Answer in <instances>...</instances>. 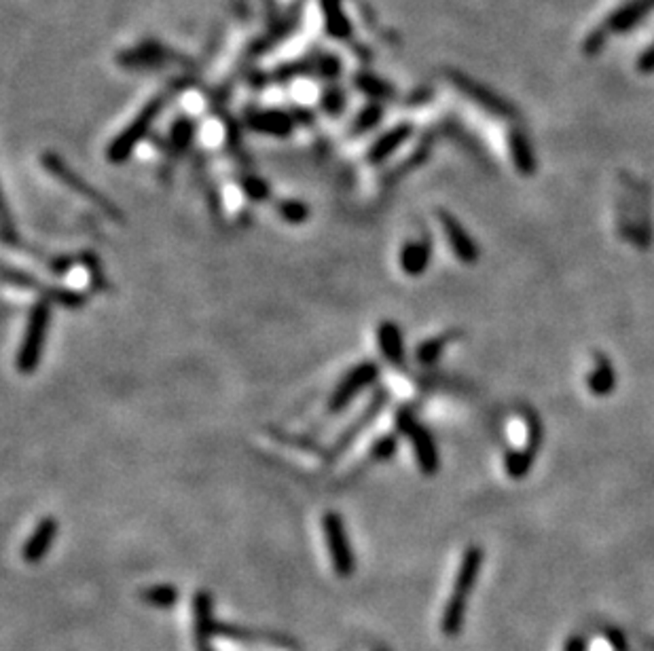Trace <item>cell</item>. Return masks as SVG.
<instances>
[{
    "mask_svg": "<svg viewBox=\"0 0 654 651\" xmlns=\"http://www.w3.org/2000/svg\"><path fill=\"white\" fill-rule=\"evenodd\" d=\"M53 319V305L47 299H36L32 302L28 318H26L24 334H21L20 347L15 351V371L24 377L35 374L41 366L43 353L49 334V326Z\"/></svg>",
    "mask_w": 654,
    "mask_h": 651,
    "instance_id": "1",
    "label": "cell"
},
{
    "mask_svg": "<svg viewBox=\"0 0 654 651\" xmlns=\"http://www.w3.org/2000/svg\"><path fill=\"white\" fill-rule=\"evenodd\" d=\"M481 567H483V550L479 545H470V548L464 552V556H461V565L458 576H455L452 597H449L447 605H445L443 614L445 637H458L461 626H464L469 594L472 592V588H475Z\"/></svg>",
    "mask_w": 654,
    "mask_h": 651,
    "instance_id": "2",
    "label": "cell"
},
{
    "mask_svg": "<svg viewBox=\"0 0 654 651\" xmlns=\"http://www.w3.org/2000/svg\"><path fill=\"white\" fill-rule=\"evenodd\" d=\"M41 165H43V169L51 176V178H56L59 184L66 186L70 192H75L76 197H81V200L91 203L96 209H100L104 216L114 220V223H123L125 216H123V212H121V208L114 206L113 200H108L102 191H98L96 186H93L91 182H87L79 172H75V169L70 168V165L66 163L59 154L43 153Z\"/></svg>",
    "mask_w": 654,
    "mask_h": 651,
    "instance_id": "3",
    "label": "cell"
},
{
    "mask_svg": "<svg viewBox=\"0 0 654 651\" xmlns=\"http://www.w3.org/2000/svg\"><path fill=\"white\" fill-rule=\"evenodd\" d=\"M394 427L400 435L409 438L411 451H414L417 470L426 476H434L441 470V452H438L437 440L430 429L417 419L414 408L403 406L394 415Z\"/></svg>",
    "mask_w": 654,
    "mask_h": 651,
    "instance_id": "4",
    "label": "cell"
},
{
    "mask_svg": "<svg viewBox=\"0 0 654 651\" xmlns=\"http://www.w3.org/2000/svg\"><path fill=\"white\" fill-rule=\"evenodd\" d=\"M382 377V366L373 360L359 362L356 366H351L348 373L343 374V379L335 385L327 402L328 415H339L348 408L356 398H360L366 389H371L373 385L379 383Z\"/></svg>",
    "mask_w": 654,
    "mask_h": 651,
    "instance_id": "5",
    "label": "cell"
},
{
    "mask_svg": "<svg viewBox=\"0 0 654 651\" xmlns=\"http://www.w3.org/2000/svg\"><path fill=\"white\" fill-rule=\"evenodd\" d=\"M390 400H392V391H390L388 388L375 389V394H373V398L366 402V406L362 408L359 415L351 419L350 426L345 427L343 432L337 435V438H335V443L331 446H328L327 452H324V461L333 463V461H337L339 457H343L345 452H348L351 446L356 444V440H359L360 435L377 421L383 408L390 404Z\"/></svg>",
    "mask_w": 654,
    "mask_h": 651,
    "instance_id": "6",
    "label": "cell"
},
{
    "mask_svg": "<svg viewBox=\"0 0 654 651\" xmlns=\"http://www.w3.org/2000/svg\"><path fill=\"white\" fill-rule=\"evenodd\" d=\"M162 106H163L162 100L151 102L145 110H142L138 117L131 121V123L125 127V129L121 131L117 137H114V140L106 148L108 163L123 165L125 161H130L131 153H134L136 146L145 140V136L148 134V127L153 125V121L157 119L159 113H162Z\"/></svg>",
    "mask_w": 654,
    "mask_h": 651,
    "instance_id": "7",
    "label": "cell"
},
{
    "mask_svg": "<svg viewBox=\"0 0 654 651\" xmlns=\"http://www.w3.org/2000/svg\"><path fill=\"white\" fill-rule=\"evenodd\" d=\"M322 531H324V539H327L328 554H331L335 573L342 577H350L356 569V559H354V552H351L348 531H345L343 516L335 510L324 512Z\"/></svg>",
    "mask_w": 654,
    "mask_h": 651,
    "instance_id": "8",
    "label": "cell"
},
{
    "mask_svg": "<svg viewBox=\"0 0 654 651\" xmlns=\"http://www.w3.org/2000/svg\"><path fill=\"white\" fill-rule=\"evenodd\" d=\"M437 218L443 226V233L447 237V244L452 247L453 256L458 258L461 264H466V267H472V264L479 263L481 256L479 244L472 239V235L464 229V224H461L452 212H445V209H438Z\"/></svg>",
    "mask_w": 654,
    "mask_h": 651,
    "instance_id": "9",
    "label": "cell"
},
{
    "mask_svg": "<svg viewBox=\"0 0 654 651\" xmlns=\"http://www.w3.org/2000/svg\"><path fill=\"white\" fill-rule=\"evenodd\" d=\"M377 349L383 362L392 368H403L406 364V345L405 333L398 322L394 319H382L375 330Z\"/></svg>",
    "mask_w": 654,
    "mask_h": 651,
    "instance_id": "10",
    "label": "cell"
},
{
    "mask_svg": "<svg viewBox=\"0 0 654 651\" xmlns=\"http://www.w3.org/2000/svg\"><path fill=\"white\" fill-rule=\"evenodd\" d=\"M432 263V241L430 237L405 241L398 252V267L406 278H422Z\"/></svg>",
    "mask_w": 654,
    "mask_h": 651,
    "instance_id": "11",
    "label": "cell"
},
{
    "mask_svg": "<svg viewBox=\"0 0 654 651\" xmlns=\"http://www.w3.org/2000/svg\"><path fill=\"white\" fill-rule=\"evenodd\" d=\"M58 531H59L58 518H53V516L41 518L38 525L35 527V531H32L30 537L26 539L24 548H21V556H24V561L36 565V562H41L43 559H45V554L51 550L53 542H56Z\"/></svg>",
    "mask_w": 654,
    "mask_h": 651,
    "instance_id": "12",
    "label": "cell"
},
{
    "mask_svg": "<svg viewBox=\"0 0 654 651\" xmlns=\"http://www.w3.org/2000/svg\"><path fill=\"white\" fill-rule=\"evenodd\" d=\"M193 628H195V649L212 651V637L217 634V624L212 617V594L200 590L193 599Z\"/></svg>",
    "mask_w": 654,
    "mask_h": 651,
    "instance_id": "13",
    "label": "cell"
},
{
    "mask_svg": "<svg viewBox=\"0 0 654 651\" xmlns=\"http://www.w3.org/2000/svg\"><path fill=\"white\" fill-rule=\"evenodd\" d=\"M411 131H414L411 129V125H397L394 129L386 131V134L369 146V151H366V163L369 165L386 163L388 159L392 157V154L397 153L406 140H409Z\"/></svg>",
    "mask_w": 654,
    "mask_h": 651,
    "instance_id": "14",
    "label": "cell"
},
{
    "mask_svg": "<svg viewBox=\"0 0 654 651\" xmlns=\"http://www.w3.org/2000/svg\"><path fill=\"white\" fill-rule=\"evenodd\" d=\"M36 294H38V299H47L51 305L73 309V311L85 307L87 301H90L85 292L68 288V286H62V284H43V281L38 284Z\"/></svg>",
    "mask_w": 654,
    "mask_h": 651,
    "instance_id": "15",
    "label": "cell"
},
{
    "mask_svg": "<svg viewBox=\"0 0 654 651\" xmlns=\"http://www.w3.org/2000/svg\"><path fill=\"white\" fill-rule=\"evenodd\" d=\"M460 336H461L460 330H449V333L437 334L432 336V339L422 341V343L415 347V362L420 364V366H434V364L441 360V356L449 347V343H453Z\"/></svg>",
    "mask_w": 654,
    "mask_h": 651,
    "instance_id": "16",
    "label": "cell"
},
{
    "mask_svg": "<svg viewBox=\"0 0 654 651\" xmlns=\"http://www.w3.org/2000/svg\"><path fill=\"white\" fill-rule=\"evenodd\" d=\"M248 125L258 131V134L278 137H286L293 131V121H290L288 114L278 113V110H272V113L269 110H265V113H255L248 119Z\"/></svg>",
    "mask_w": 654,
    "mask_h": 651,
    "instance_id": "17",
    "label": "cell"
},
{
    "mask_svg": "<svg viewBox=\"0 0 654 651\" xmlns=\"http://www.w3.org/2000/svg\"><path fill=\"white\" fill-rule=\"evenodd\" d=\"M587 385H589V389L595 396H608L614 389V385H617V373H614L612 362L606 356H602V353L597 356V366L591 371Z\"/></svg>",
    "mask_w": 654,
    "mask_h": 651,
    "instance_id": "18",
    "label": "cell"
},
{
    "mask_svg": "<svg viewBox=\"0 0 654 651\" xmlns=\"http://www.w3.org/2000/svg\"><path fill=\"white\" fill-rule=\"evenodd\" d=\"M276 214L280 220H284L286 224L299 226L305 224L311 218V208L310 203L303 200H295V197H284V200L276 201Z\"/></svg>",
    "mask_w": 654,
    "mask_h": 651,
    "instance_id": "19",
    "label": "cell"
},
{
    "mask_svg": "<svg viewBox=\"0 0 654 651\" xmlns=\"http://www.w3.org/2000/svg\"><path fill=\"white\" fill-rule=\"evenodd\" d=\"M238 184H240L241 195H244L246 200L252 203H265L272 200V184H269L265 178H261V176H256V174L240 176Z\"/></svg>",
    "mask_w": 654,
    "mask_h": 651,
    "instance_id": "20",
    "label": "cell"
},
{
    "mask_svg": "<svg viewBox=\"0 0 654 651\" xmlns=\"http://www.w3.org/2000/svg\"><path fill=\"white\" fill-rule=\"evenodd\" d=\"M510 151H513V161L519 169L521 176H532L536 169V159L534 153H532L530 145L521 134H513L510 136Z\"/></svg>",
    "mask_w": 654,
    "mask_h": 651,
    "instance_id": "21",
    "label": "cell"
},
{
    "mask_svg": "<svg viewBox=\"0 0 654 651\" xmlns=\"http://www.w3.org/2000/svg\"><path fill=\"white\" fill-rule=\"evenodd\" d=\"M4 284L11 286V288H18V290H26V292H36L38 284L41 279L36 278L35 273L26 271V269L15 267V264H4V271H3Z\"/></svg>",
    "mask_w": 654,
    "mask_h": 651,
    "instance_id": "22",
    "label": "cell"
},
{
    "mask_svg": "<svg viewBox=\"0 0 654 651\" xmlns=\"http://www.w3.org/2000/svg\"><path fill=\"white\" fill-rule=\"evenodd\" d=\"M398 435H400L398 432L377 435V438L373 440V444L369 446V455L373 457V461L386 463L390 459H394L398 452Z\"/></svg>",
    "mask_w": 654,
    "mask_h": 651,
    "instance_id": "23",
    "label": "cell"
},
{
    "mask_svg": "<svg viewBox=\"0 0 654 651\" xmlns=\"http://www.w3.org/2000/svg\"><path fill=\"white\" fill-rule=\"evenodd\" d=\"M140 599L145 600L146 605L159 607V609H168V607L176 605V600H178V590L174 586H168V584H162V586H151L142 590Z\"/></svg>",
    "mask_w": 654,
    "mask_h": 651,
    "instance_id": "24",
    "label": "cell"
},
{
    "mask_svg": "<svg viewBox=\"0 0 654 651\" xmlns=\"http://www.w3.org/2000/svg\"><path fill=\"white\" fill-rule=\"evenodd\" d=\"M195 136V125L191 119H178L176 125L172 127V134H169V145H172L174 153H183L191 146V140Z\"/></svg>",
    "mask_w": 654,
    "mask_h": 651,
    "instance_id": "25",
    "label": "cell"
},
{
    "mask_svg": "<svg viewBox=\"0 0 654 651\" xmlns=\"http://www.w3.org/2000/svg\"><path fill=\"white\" fill-rule=\"evenodd\" d=\"M79 263L83 264V267L87 269V273H90V281L91 286L96 290H104L106 288V279H104V269H102V263L100 258L96 256V254L85 250L79 254Z\"/></svg>",
    "mask_w": 654,
    "mask_h": 651,
    "instance_id": "26",
    "label": "cell"
},
{
    "mask_svg": "<svg viewBox=\"0 0 654 651\" xmlns=\"http://www.w3.org/2000/svg\"><path fill=\"white\" fill-rule=\"evenodd\" d=\"M79 263V256H68V254H53V256L45 258V267L58 278H64L68 271H73Z\"/></svg>",
    "mask_w": 654,
    "mask_h": 651,
    "instance_id": "27",
    "label": "cell"
},
{
    "mask_svg": "<svg viewBox=\"0 0 654 651\" xmlns=\"http://www.w3.org/2000/svg\"><path fill=\"white\" fill-rule=\"evenodd\" d=\"M379 117H382V113H379V110H377L375 106H373V108H366L365 113H362L360 117L356 119L354 129H351V134H359V136H360V134H365V131H369L371 127H375V125H377Z\"/></svg>",
    "mask_w": 654,
    "mask_h": 651,
    "instance_id": "28",
    "label": "cell"
},
{
    "mask_svg": "<svg viewBox=\"0 0 654 651\" xmlns=\"http://www.w3.org/2000/svg\"><path fill=\"white\" fill-rule=\"evenodd\" d=\"M608 639L612 641L614 649H617V651H629V649H626V639L623 637V632L617 631V628H610Z\"/></svg>",
    "mask_w": 654,
    "mask_h": 651,
    "instance_id": "29",
    "label": "cell"
},
{
    "mask_svg": "<svg viewBox=\"0 0 654 651\" xmlns=\"http://www.w3.org/2000/svg\"><path fill=\"white\" fill-rule=\"evenodd\" d=\"M565 651H585V639L571 637L568 645H565Z\"/></svg>",
    "mask_w": 654,
    "mask_h": 651,
    "instance_id": "30",
    "label": "cell"
},
{
    "mask_svg": "<svg viewBox=\"0 0 654 651\" xmlns=\"http://www.w3.org/2000/svg\"><path fill=\"white\" fill-rule=\"evenodd\" d=\"M377 651H386V649H377Z\"/></svg>",
    "mask_w": 654,
    "mask_h": 651,
    "instance_id": "31",
    "label": "cell"
},
{
    "mask_svg": "<svg viewBox=\"0 0 654 651\" xmlns=\"http://www.w3.org/2000/svg\"><path fill=\"white\" fill-rule=\"evenodd\" d=\"M652 651H654V643H652Z\"/></svg>",
    "mask_w": 654,
    "mask_h": 651,
    "instance_id": "32",
    "label": "cell"
}]
</instances>
